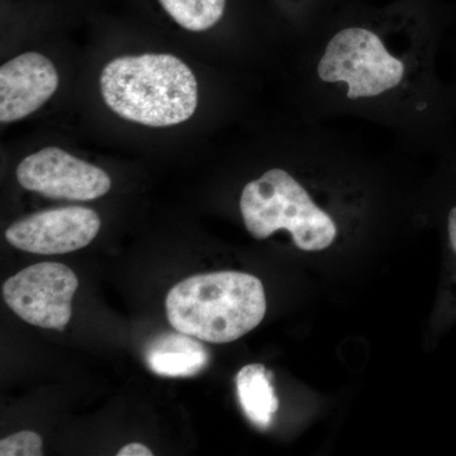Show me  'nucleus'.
<instances>
[{"label": "nucleus", "instance_id": "obj_5", "mask_svg": "<svg viewBox=\"0 0 456 456\" xmlns=\"http://www.w3.org/2000/svg\"><path fill=\"white\" fill-rule=\"evenodd\" d=\"M79 287L64 264L40 263L20 270L3 284V297L18 317L42 329L62 331L70 322L71 302Z\"/></svg>", "mask_w": 456, "mask_h": 456}, {"label": "nucleus", "instance_id": "obj_13", "mask_svg": "<svg viewBox=\"0 0 456 456\" xmlns=\"http://www.w3.org/2000/svg\"><path fill=\"white\" fill-rule=\"evenodd\" d=\"M118 456H151V450L147 448V446L142 445L140 443H131L128 445L123 446L118 452H117Z\"/></svg>", "mask_w": 456, "mask_h": 456}, {"label": "nucleus", "instance_id": "obj_2", "mask_svg": "<svg viewBox=\"0 0 456 456\" xmlns=\"http://www.w3.org/2000/svg\"><path fill=\"white\" fill-rule=\"evenodd\" d=\"M165 308L176 331L227 344L260 325L266 314L265 290L260 279L248 273H208L171 288Z\"/></svg>", "mask_w": 456, "mask_h": 456}, {"label": "nucleus", "instance_id": "obj_14", "mask_svg": "<svg viewBox=\"0 0 456 456\" xmlns=\"http://www.w3.org/2000/svg\"><path fill=\"white\" fill-rule=\"evenodd\" d=\"M448 227L450 242H452V248H454L456 253V207L449 213Z\"/></svg>", "mask_w": 456, "mask_h": 456}, {"label": "nucleus", "instance_id": "obj_6", "mask_svg": "<svg viewBox=\"0 0 456 456\" xmlns=\"http://www.w3.org/2000/svg\"><path fill=\"white\" fill-rule=\"evenodd\" d=\"M16 175L26 191L53 200L86 202L106 196L112 187L106 171L59 147H45L27 156L18 165Z\"/></svg>", "mask_w": 456, "mask_h": 456}, {"label": "nucleus", "instance_id": "obj_1", "mask_svg": "<svg viewBox=\"0 0 456 456\" xmlns=\"http://www.w3.org/2000/svg\"><path fill=\"white\" fill-rule=\"evenodd\" d=\"M99 84L112 112L149 127L180 125L198 106L193 71L169 53L117 57L104 66Z\"/></svg>", "mask_w": 456, "mask_h": 456}, {"label": "nucleus", "instance_id": "obj_4", "mask_svg": "<svg viewBox=\"0 0 456 456\" xmlns=\"http://www.w3.org/2000/svg\"><path fill=\"white\" fill-rule=\"evenodd\" d=\"M323 83L346 86L347 98L379 97L403 80L404 62L393 56L370 29L349 27L329 41L317 66Z\"/></svg>", "mask_w": 456, "mask_h": 456}, {"label": "nucleus", "instance_id": "obj_7", "mask_svg": "<svg viewBox=\"0 0 456 456\" xmlns=\"http://www.w3.org/2000/svg\"><path fill=\"white\" fill-rule=\"evenodd\" d=\"M101 230L98 213L86 207H64L27 216L5 231L12 246L27 253L61 255L88 246Z\"/></svg>", "mask_w": 456, "mask_h": 456}, {"label": "nucleus", "instance_id": "obj_11", "mask_svg": "<svg viewBox=\"0 0 456 456\" xmlns=\"http://www.w3.org/2000/svg\"><path fill=\"white\" fill-rule=\"evenodd\" d=\"M165 12L179 26L191 32H202L220 22L226 0H160Z\"/></svg>", "mask_w": 456, "mask_h": 456}, {"label": "nucleus", "instance_id": "obj_3", "mask_svg": "<svg viewBox=\"0 0 456 456\" xmlns=\"http://www.w3.org/2000/svg\"><path fill=\"white\" fill-rule=\"evenodd\" d=\"M240 211L246 230L255 239H268L279 230H287L303 251L325 250L338 236L331 216L283 169H270L246 184Z\"/></svg>", "mask_w": 456, "mask_h": 456}, {"label": "nucleus", "instance_id": "obj_8", "mask_svg": "<svg viewBox=\"0 0 456 456\" xmlns=\"http://www.w3.org/2000/svg\"><path fill=\"white\" fill-rule=\"evenodd\" d=\"M59 88L55 65L38 53H26L0 68V121L26 118Z\"/></svg>", "mask_w": 456, "mask_h": 456}, {"label": "nucleus", "instance_id": "obj_9", "mask_svg": "<svg viewBox=\"0 0 456 456\" xmlns=\"http://www.w3.org/2000/svg\"><path fill=\"white\" fill-rule=\"evenodd\" d=\"M193 336L167 332L150 341L145 362L150 370L161 377H194L206 369L209 354Z\"/></svg>", "mask_w": 456, "mask_h": 456}, {"label": "nucleus", "instance_id": "obj_10", "mask_svg": "<svg viewBox=\"0 0 456 456\" xmlns=\"http://www.w3.org/2000/svg\"><path fill=\"white\" fill-rule=\"evenodd\" d=\"M237 397L246 417L256 428H268L279 408V399L263 364L246 365L236 375Z\"/></svg>", "mask_w": 456, "mask_h": 456}, {"label": "nucleus", "instance_id": "obj_12", "mask_svg": "<svg viewBox=\"0 0 456 456\" xmlns=\"http://www.w3.org/2000/svg\"><path fill=\"white\" fill-rule=\"evenodd\" d=\"M2 456H41L42 439L33 431H20L0 441Z\"/></svg>", "mask_w": 456, "mask_h": 456}]
</instances>
